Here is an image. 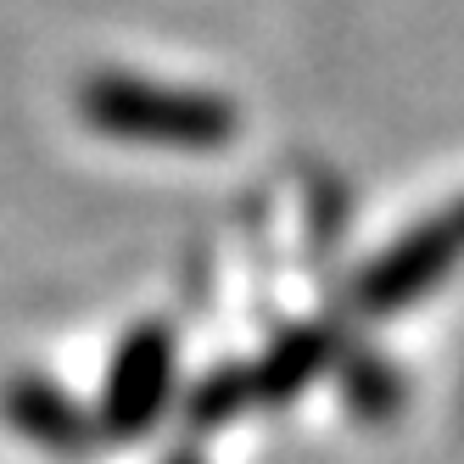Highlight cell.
<instances>
[{
	"mask_svg": "<svg viewBox=\"0 0 464 464\" xmlns=\"http://www.w3.org/2000/svg\"><path fill=\"white\" fill-rule=\"evenodd\" d=\"M246 403H257L252 397V370H213L208 381H196V392L185 397V420L196 430H218L229 425Z\"/></svg>",
	"mask_w": 464,
	"mask_h": 464,
	"instance_id": "8992f818",
	"label": "cell"
},
{
	"mask_svg": "<svg viewBox=\"0 0 464 464\" xmlns=\"http://www.w3.org/2000/svg\"><path fill=\"white\" fill-rule=\"evenodd\" d=\"M347 397H353V409H363L370 420H381V414L397 409L403 386H397V375L386 370L381 358H353L347 363Z\"/></svg>",
	"mask_w": 464,
	"mask_h": 464,
	"instance_id": "52a82bcc",
	"label": "cell"
},
{
	"mask_svg": "<svg viewBox=\"0 0 464 464\" xmlns=\"http://www.w3.org/2000/svg\"><path fill=\"white\" fill-rule=\"evenodd\" d=\"M79 112L90 129L112 140H140V146H179V151H213L229 146L241 129L236 102L208 90H179V84H151L135 73H95L79 90Z\"/></svg>",
	"mask_w": 464,
	"mask_h": 464,
	"instance_id": "6da1fadb",
	"label": "cell"
},
{
	"mask_svg": "<svg viewBox=\"0 0 464 464\" xmlns=\"http://www.w3.org/2000/svg\"><path fill=\"white\" fill-rule=\"evenodd\" d=\"M0 414H6V425L17 437L40 442L45 453H84V448H95V430H102L45 375H12L6 392H0Z\"/></svg>",
	"mask_w": 464,
	"mask_h": 464,
	"instance_id": "277c9868",
	"label": "cell"
},
{
	"mask_svg": "<svg viewBox=\"0 0 464 464\" xmlns=\"http://www.w3.org/2000/svg\"><path fill=\"white\" fill-rule=\"evenodd\" d=\"M169 464H202V459H196V453H174Z\"/></svg>",
	"mask_w": 464,
	"mask_h": 464,
	"instance_id": "ba28073f",
	"label": "cell"
},
{
	"mask_svg": "<svg viewBox=\"0 0 464 464\" xmlns=\"http://www.w3.org/2000/svg\"><path fill=\"white\" fill-rule=\"evenodd\" d=\"M330 358H336V336L324 324H296L275 336V347L252 363V397L257 403H291L296 392H308L324 375Z\"/></svg>",
	"mask_w": 464,
	"mask_h": 464,
	"instance_id": "5b68a950",
	"label": "cell"
},
{
	"mask_svg": "<svg viewBox=\"0 0 464 464\" xmlns=\"http://www.w3.org/2000/svg\"><path fill=\"white\" fill-rule=\"evenodd\" d=\"M464 257V202L453 213H437L414 224L397 246H386L358 280V308L363 314H403L420 296L437 291V280Z\"/></svg>",
	"mask_w": 464,
	"mask_h": 464,
	"instance_id": "7a4b0ae2",
	"label": "cell"
},
{
	"mask_svg": "<svg viewBox=\"0 0 464 464\" xmlns=\"http://www.w3.org/2000/svg\"><path fill=\"white\" fill-rule=\"evenodd\" d=\"M174 370H179V347L169 336V324H135L112 353L107 392H102V430L107 437H146L162 420L174 397Z\"/></svg>",
	"mask_w": 464,
	"mask_h": 464,
	"instance_id": "3957f363",
	"label": "cell"
}]
</instances>
